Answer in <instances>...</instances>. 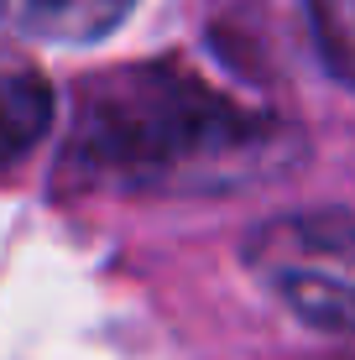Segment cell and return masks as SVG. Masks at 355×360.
Here are the masks:
<instances>
[{"mask_svg":"<svg viewBox=\"0 0 355 360\" xmlns=\"http://www.w3.org/2000/svg\"><path fill=\"white\" fill-rule=\"evenodd\" d=\"M283 126L193 73L115 68L84 89L63 167L126 193H225L277 172Z\"/></svg>","mask_w":355,"mask_h":360,"instance_id":"obj_1","label":"cell"},{"mask_svg":"<svg viewBox=\"0 0 355 360\" xmlns=\"http://www.w3.org/2000/svg\"><path fill=\"white\" fill-rule=\"evenodd\" d=\"M246 266L303 324L355 334V214L303 209L246 235Z\"/></svg>","mask_w":355,"mask_h":360,"instance_id":"obj_2","label":"cell"},{"mask_svg":"<svg viewBox=\"0 0 355 360\" xmlns=\"http://www.w3.org/2000/svg\"><path fill=\"white\" fill-rule=\"evenodd\" d=\"M131 11H136V0H0V32L84 47L110 37Z\"/></svg>","mask_w":355,"mask_h":360,"instance_id":"obj_3","label":"cell"},{"mask_svg":"<svg viewBox=\"0 0 355 360\" xmlns=\"http://www.w3.org/2000/svg\"><path fill=\"white\" fill-rule=\"evenodd\" d=\"M53 126V84L27 58L0 53V167L16 162Z\"/></svg>","mask_w":355,"mask_h":360,"instance_id":"obj_4","label":"cell"},{"mask_svg":"<svg viewBox=\"0 0 355 360\" xmlns=\"http://www.w3.org/2000/svg\"><path fill=\"white\" fill-rule=\"evenodd\" d=\"M309 16L329 73L355 89V0H309Z\"/></svg>","mask_w":355,"mask_h":360,"instance_id":"obj_5","label":"cell"}]
</instances>
